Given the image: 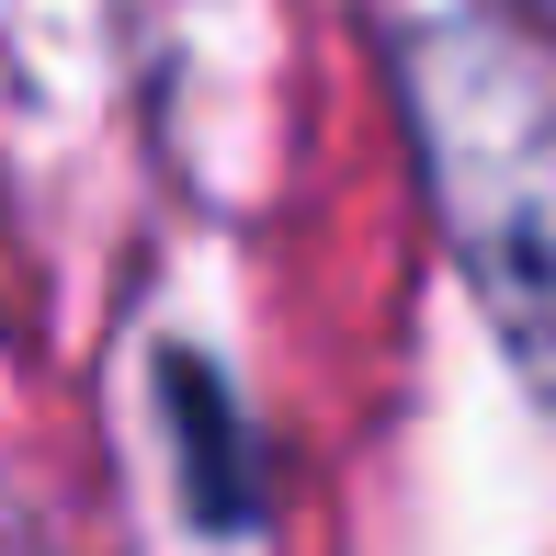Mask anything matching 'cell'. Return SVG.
<instances>
[{
  "instance_id": "obj_1",
  "label": "cell",
  "mask_w": 556,
  "mask_h": 556,
  "mask_svg": "<svg viewBox=\"0 0 556 556\" xmlns=\"http://www.w3.org/2000/svg\"><path fill=\"white\" fill-rule=\"evenodd\" d=\"M387 80L477 318L556 409V23L454 0L387 35Z\"/></svg>"
},
{
  "instance_id": "obj_2",
  "label": "cell",
  "mask_w": 556,
  "mask_h": 556,
  "mask_svg": "<svg viewBox=\"0 0 556 556\" xmlns=\"http://www.w3.org/2000/svg\"><path fill=\"white\" fill-rule=\"evenodd\" d=\"M160 409H170V443H182V500H193V522H227V534H239V522L262 511V489H250V443H239V409H227L216 364L170 352V364H160Z\"/></svg>"
}]
</instances>
